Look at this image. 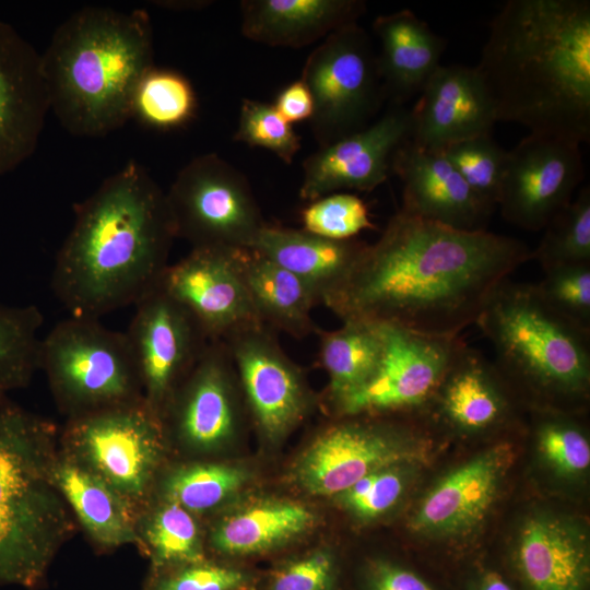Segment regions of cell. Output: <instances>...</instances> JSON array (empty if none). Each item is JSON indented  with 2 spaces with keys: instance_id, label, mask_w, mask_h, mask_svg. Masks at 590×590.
I'll use <instances>...</instances> for the list:
<instances>
[{
  "instance_id": "d4e9b609",
  "label": "cell",
  "mask_w": 590,
  "mask_h": 590,
  "mask_svg": "<svg viewBox=\"0 0 590 590\" xmlns=\"http://www.w3.org/2000/svg\"><path fill=\"white\" fill-rule=\"evenodd\" d=\"M365 9L359 0H245L241 34L272 47L300 48L356 22Z\"/></svg>"
},
{
  "instance_id": "277c9868",
  "label": "cell",
  "mask_w": 590,
  "mask_h": 590,
  "mask_svg": "<svg viewBox=\"0 0 590 590\" xmlns=\"http://www.w3.org/2000/svg\"><path fill=\"white\" fill-rule=\"evenodd\" d=\"M146 11L85 7L63 21L40 55L49 107L73 135L102 137L132 118L137 87L153 68Z\"/></svg>"
},
{
  "instance_id": "f6af8a7d",
  "label": "cell",
  "mask_w": 590,
  "mask_h": 590,
  "mask_svg": "<svg viewBox=\"0 0 590 590\" xmlns=\"http://www.w3.org/2000/svg\"><path fill=\"white\" fill-rule=\"evenodd\" d=\"M345 590L445 589L414 565L388 556H369L355 566Z\"/></svg>"
},
{
  "instance_id": "836d02e7",
  "label": "cell",
  "mask_w": 590,
  "mask_h": 590,
  "mask_svg": "<svg viewBox=\"0 0 590 590\" xmlns=\"http://www.w3.org/2000/svg\"><path fill=\"white\" fill-rule=\"evenodd\" d=\"M43 320L35 306L0 305V393L26 387L39 368Z\"/></svg>"
},
{
  "instance_id": "2e32d148",
  "label": "cell",
  "mask_w": 590,
  "mask_h": 590,
  "mask_svg": "<svg viewBox=\"0 0 590 590\" xmlns=\"http://www.w3.org/2000/svg\"><path fill=\"white\" fill-rule=\"evenodd\" d=\"M582 178L579 143L529 133L507 152L497 205L506 221L536 232L573 200Z\"/></svg>"
},
{
  "instance_id": "8d00e7d4",
  "label": "cell",
  "mask_w": 590,
  "mask_h": 590,
  "mask_svg": "<svg viewBox=\"0 0 590 590\" xmlns=\"http://www.w3.org/2000/svg\"><path fill=\"white\" fill-rule=\"evenodd\" d=\"M531 259L543 271L573 264L590 263V189L582 187L576 199L555 214Z\"/></svg>"
},
{
  "instance_id": "5b68a950",
  "label": "cell",
  "mask_w": 590,
  "mask_h": 590,
  "mask_svg": "<svg viewBox=\"0 0 590 590\" xmlns=\"http://www.w3.org/2000/svg\"><path fill=\"white\" fill-rule=\"evenodd\" d=\"M60 428L0 393V585L38 589L79 530L56 485Z\"/></svg>"
},
{
  "instance_id": "603a6c76",
  "label": "cell",
  "mask_w": 590,
  "mask_h": 590,
  "mask_svg": "<svg viewBox=\"0 0 590 590\" xmlns=\"http://www.w3.org/2000/svg\"><path fill=\"white\" fill-rule=\"evenodd\" d=\"M411 109L409 141L430 151L492 133L497 122L492 101L474 68L439 66Z\"/></svg>"
},
{
  "instance_id": "d6a6232c",
  "label": "cell",
  "mask_w": 590,
  "mask_h": 590,
  "mask_svg": "<svg viewBox=\"0 0 590 590\" xmlns=\"http://www.w3.org/2000/svg\"><path fill=\"white\" fill-rule=\"evenodd\" d=\"M247 481V472L239 467L187 461L167 467L155 496L175 502L199 518L225 504Z\"/></svg>"
},
{
  "instance_id": "484cf974",
  "label": "cell",
  "mask_w": 590,
  "mask_h": 590,
  "mask_svg": "<svg viewBox=\"0 0 590 590\" xmlns=\"http://www.w3.org/2000/svg\"><path fill=\"white\" fill-rule=\"evenodd\" d=\"M373 30L380 44L377 62L386 99L403 106L440 66L446 42L410 10L379 15Z\"/></svg>"
},
{
  "instance_id": "d6986e66",
  "label": "cell",
  "mask_w": 590,
  "mask_h": 590,
  "mask_svg": "<svg viewBox=\"0 0 590 590\" xmlns=\"http://www.w3.org/2000/svg\"><path fill=\"white\" fill-rule=\"evenodd\" d=\"M503 568L519 590H590V547L576 519L535 511L520 523Z\"/></svg>"
},
{
  "instance_id": "ee69618b",
  "label": "cell",
  "mask_w": 590,
  "mask_h": 590,
  "mask_svg": "<svg viewBox=\"0 0 590 590\" xmlns=\"http://www.w3.org/2000/svg\"><path fill=\"white\" fill-rule=\"evenodd\" d=\"M534 286L560 317L590 333V263L556 267Z\"/></svg>"
},
{
  "instance_id": "f1b7e54d",
  "label": "cell",
  "mask_w": 590,
  "mask_h": 590,
  "mask_svg": "<svg viewBox=\"0 0 590 590\" xmlns=\"http://www.w3.org/2000/svg\"><path fill=\"white\" fill-rule=\"evenodd\" d=\"M54 477L79 529L95 550L103 553L138 545L133 511L104 482L60 448Z\"/></svg>"
},
{
  "instance_id": "30bf717a",
  "label": "cell",
  "mask_w": 590,
  "mask_h": 590,
  "mask_svg": "<svg viewBox=\"0 0 590 590\" xmlns=\"http://www.w3.org/2000/svg\"><path fill=\"white\" fill-rule=\"evenodd\" d=\"M299 79L314 99L309 121L320 148L369 126L386 101L377 54L357 22L323 38L307 57Z\"/></svg>"
},
{
  "instance_id": "4dcf8cb0",
  "label": "cell",
  "mask_w": 590,
  "mask_h": 590,
  "mask_svg": "<svg viewBox=\"0 0 590 590\" xmlns=\"http://www.w3.org/2000/svg\"><path fill=\"white\" fill-rule=\"evenodd\" d=\"M318 337L317 363L328 376V404L361 387L375 370L385 345L381 323L363 320L342 321L334 330Z\"/></svg>"
},
{
  "instance_id": "7a4b0ae2",
  "label": "cell",
  "mask_w": 590,
  "mask_h": 590,
  "mask_svg": "<svg viewBox=\"0 0 590 590\" xmlns=\"http://www.w3.org/2000/svg\"><path fill=\"white\" fill-rule=\"evenodd\" d=\"M496 121L590 140V2L509 0L474 67Z\"/></svg>"
},
{
  "instance_id": "8992f818",
  "label": "cell",
  "mask_w": 590,
  "mask_h": 590,
  "mask_svg": "<svg viewBox=\"0 0 590 590\" xmlns=\"http://www.w3.org/2000/svg\"><path fill=\"white\" fill-rule=\"evenodd\" d=\"M475 324L499 371L534 408L573 412L590 388V333L556 314L534 284L504 281Z\"/></svg>"
},
{
  "instance_id": "4fadbf2b",
  "label": "cell",
  "mask_w": 590,
  "mask_h": 590,
  "mask_svg": "<svg viewBox=\"0 0 590 590\" xmlns=\"http://www.w3.org/2000/svg\"><path fill=\"white\" fill-rule=\"evenodd\" d=\"M276 334L264 324H255L223 340L248 413L270 441L285 438L315 404L302 368Z\"/></svg>"
},
{
  "instance_id": "44dd1931",
  "label": "cell",
  "mask_w": 590,
  "mask_h": 590,
  "mask_svg": "<svg viewBox=\"0 0 590 590\" xmlns=\"http://www.w3.org/2000/svg\"><path fill=\"white\" fill-rule=\"evenodd\" d=\"M49 109L40 55L0 21V176L34 153Z\"/></svg>"
},
{
  "instance_id": "f546056e",
  "label": "cell",
  "mask_w": 590,
  "mask_h": 590,
  "mask_svg": "<svg viewBox=\"0 0 590 590\" xmlns=\"http://www.w3.org/2000/svg\"><path fill=\"white\" fill-rule=\"evenodd\" d=\"M315 522V514L303 504L261 500L219 519L210 530L209 546L229 558L262 555L303 535Z\"/></svg>"
},
{
  "instance_id": "ffe728a7",
  "label": "cell",
  "mask_w": 590,
  "mask_h": 590,
  "mask_svg": "<svg viewBox=\"0 0 590 590\" xmlns=\"http://www.w3.org/2000/svg\"><path fill=\"white\" fill-rule=\"evenodd\" d=\"M514 460V448L499 441L452 469L423 496L409 526L427 538H456L472 532L498 497Z\"/></svg>"
},
{
  "instance_id": "60d3db41",
  "label": "cell",
  "mask_w": 590,
  "mask_h": 590,
  "mask_svg": "<svg viewBox=\"0 0 590 590\" xmlns=\"http://www.w3.org/2000/svg\"><path fill=\"white\" fill-rule=\"evenodd\" d=\"M415 464H398L374 471L338 494L337 503L354 518L377 519L391 510L404 495Z\"/></svg>"
},
{
  "instance_id": "ac0fdd59",
  "label": "cell",
  "mask_w": 590,
  "mask_h": 590,
  "mask_svg": "<svg viewBox=\"0 0 590 590\" xmlns=\"http://www.w3.org/2000/svg\"><path fill=\"white\" fill-rule=\"evenodd\" d=\"M410 132L411 109L392 105L366 128L321 146L303 163L299 198L310 202L342 190L376 189L388 179Z\"/></svg>"
},
{
  "instance_id": "4316f807",
  "label": "cell",
  "mask_w": 590,
  "mask_h": 590,
  "mask_svg": "<svg viewBox=\"0 0 590 590\" xmlns=\"http://www.w3.org/2000/svg\"><path fill=\"white\" fill-rule=\"evenodd\" d=\"M366 246L356 238L334 240L303 228L267 223L248 248L303 280L323 305L345 281Z\"/></svg>"
},
{
  "instance_id": "9a60e30c",
  "label": "cell",
  "mask_w": 590,
  "mask_h": 590,
  "mask_svg": "<svg viewBox=\"0 0 590 590\" xmlns=\"http://www.w3.org/2000/svg\"><path fill=\"white\" fill-rule=\"evenodd\" d=\"M245 402L223 341L210 342L165 405L161 418L169 441L196 453L227 446L241 424Z\"/></svg>"
},
{
  "instance_id": "74e56055",
  "label": "cell",
  "mask_w": 590,
  "mask_h": 590,
  "mask_svg": "<svg viewBox=\"0 0 590 590\" xmlns=\"http://www.w3.org/2000/svg\"><path fill=\"white\" fill-rule=\"evenodd\" d=\"M440 152L474 193L495 209L499 200L507 151L492 138V133L456 142Z\"/></svg>"
},
{
  "instance_id": "8fae6325",
  "label": "cell",
  "mask_w": 590,
  "mask_h": 590,
  "mask_svg": "<svg viewBox=\"0 0 590 590\" xmlns=\"http://www.w3.org/2000/svg\"><path fill=\"white\" fill-rule=\"evenodd\" d=\"M165 193L175 236L191 248H246L267 224L245 175L215 153L188 162Z\"/></svg>"
},
{
  "instance_id": "7bdbcfd3",
  "label": "cell",
  "mask_w": 590,
  "mask_h": 590,
  "mask_svg": "<svg viewBox=\"0 0 590 590\" xmlns=\"http://www.w3.org/2000/svg\"><path fill=\"white\" fill-rule=\"evenodd\" d=\"M300 222L304 231L334 240L353 239L375 227L365 202L346 192L310 201L300 212Z\"/></svg>"
},
{
  "instance_id": "7dc6e473",
  "label": "cell",
  "mask_w": 590,
  "mask_h": 590,
  "mask_svg": "<svg viewBox=\"0 0 590 590\" xmlns=\"http://www.w3.org/2000/svg\"><path fill=\"white\" fill-rule=\"evenodd\" d=\"M273 106L291 125L310 120L314 115V99L302 79L291 82L281 90Z\"/></svg>"
},
{
  "instance_id": "83f0119b",
  "label": "cell",
  "mask_w": 590,
  "mask_h": 590,
  "mask_svg": "<svg viewBox=\"0 0 590 590\" xmlns=\"http://www.w3.org/2000/svg\"><path fill=\"white\" fill-rule=\"evenodd\" d=\"M235 259L262 324L294 339H305L319 331L312 309L320 302L303 280L252 248H236Z\"/></svg>"
},
{
  "instance_id": "3957f363",
  "label": "cell",
  "mask_w": 590,
  "mask_h": 590,
  "mask_svg": "<svg viewBox=\"0 0 590 590\" xmlns=\"http://www.w3.org/2000/svg\"><path fill=\"white\" fill-rule=\"evenodd\" d=\"M51 286L71 317L99 319L137 305L166 270L176 238L166 193L137 162L75 204Z\"/></svg>"
},
{
  "instance_id": "1f68e13d",
  "label": "cell",
  "mask_w": 590,
  "mask_h": 590,
  "mask_svg": "<svg viewBox=\"0 0 590 590\" xmlns=\"http://www.w3.org/2000/svg\"><path fill=\"white\" fill-rule=\"evenodd\" d=\"M137 547L149 557L151 569L206 558L199 519L180 505L155 496L135 519Z\"/></svg>"
},
{
  "instance_id": "7c38bea8",
  "label": "cell",
  "mask_w": 590,
  "mask_h": 590,
  "mask_svg": "<svg viewBox=\"0 0 590 590\" xmlns=\"http://www.w3.org/2000/svg\"><path fill=\"white\" fill-rule=\"evenodd\" d=\"M385 345L368 379L331 402L341 415L425 413L452 363L467 343L460 335H430L384 324Z\"/></svg>"
},
{
  "instance_id": "d590c367",
  "label": "cell",
  "mask_w": 590,
  "mask_h": 590,
  "mask_svg": "<svg viewBox=\"0 0 590 590\" xmlns=\"http://www.w3.org/2000/svg\"><path fill=\"white\" fill-rule=\"evenodd\" d=\"M532 434L544 464L557 476L578 479L590 467V442L571 412L535 408Z\"/></svg>"
},
{
  "instance_id": "bcb514c9",
  "label": "cell",
  "mask_w": 590,
  "mask_h": 590,
  "mask_svg": "<svg viewBox=\"0 0 590 590\" xmlns=\"http://www.w3.org/2000/svg\"><path fill=\"white\" fill-rule=\"evenodd\" d=\"M455 590H519L503 567L487 563L470 564L458 574Z\"/></svg>"
},
{
  "instance_id": "5bb4252c",
  "label": "cell",
  "mask_w": 590,
  "mask_h": 590,
  "mask_svg": "<svg viewBox=\"0 0 590 590\" xmlns=\"http://www.w3.org/2000/svg\"><path fill=\"white\" fill-rule=\"evenodd\" d=\"M125 333L143 398L161 416L210 341L194 317L158 287L135 305Z\"/></svg>"
},
{
  "instance_id": "7402d4cb",
  "label": "cell",
  "mask_w": 590,
  "mask_h": 590,
  "mask_svg": "<svg viewBox=\"0 0 590 590\" xmlns=\"http://www.w3.org/2000/svg\"><path fill=\"white\" fill-rule=\"evenodd\" d=\"M402 182L400 210L450 228L481 232L495 209L483 202L440 151L406 140L391 164Z\"/></svg>"
},
{
  "instance_id": "b9f144b4",
  "label": "cell",
  "mask_w": 590,
  "mask_h": 590,
  "mask_svg": "<svg viewBox=\"0 0 590 590\" xmlns=\"http://www.w3.org/2000/svg\"><path fill=\"white\" fill-rule=\"evenodd\" d=\"M234 140L266 149L285 164H291L300 150V138L275 109L273 104L243 99Z\"/></svg>"
},
{
  "instance_id": "52a82bcc",
  "label": "cell",
  "mask_w": 590,
  "mask_h": 590,
  "mask_svg": "<svg viewBox=\"0 0 590 590\" xmlns=\"http://www.w3.org/2000/svg\"><path fill=\"white\" fill-rule=\"evenodd\" d=\"M169 441L144 399L68 418L59 448L114 491L137 516L155 497Z\"/></svg>"
},
{
  "instance_id": "f35d334b",
  "label": "cell",
  "mask_w": 590,
  "mask_h": 590,
  "mask_svg": "<svg viewBox=\"0 0 590 590\" xmlns=\"http://www.w3.org/2000/svg\"><path fill=\"white\" fill-rule=\"evenodd\" d=\"M259 578L248 568L206 557L151 569L143 590H257Z\"/></svg>"
},
{
  "instance_id": "e0dca14e",
  "label": "cell",
  "mask_w": 590,
  "mask_h": 590,
  "mask_svg": "<svg viewBox=\"0 0 590 590\" xmlns=\"http://www.w3.org/2000/svg\"><path fill=\"white\" fill-rule=\"evenodd\" d=\"M236 248H191L164 271L158 288L180 303L210 342L262 324L240 278Z\"/></svg>"
},
{
  "instance_id": "ab89813d",
  "label": "cell",
  "mask_w": 590,
  "mask_h": 590,
  "mask_svg": "<svg viewBox=\"0 0 590 590\" xmlns=\"http://www.w3.org/2000/svg\"><path fill=\"white\" fill-rule=\"evenodd\" d=\"M345 573L338 556L320 547L291 557L260 576L257 590H344Z\"/></svg>"
},
{
  "instance_id": "6da1fadb",
  "label": "cell",
  "mask_w": 590,
  "mask_h": 590,
  "mask_svg": "<svg viewBox=\"0 0 590 590\" xmlns=\"http://www.w3.org/2000/svg\"><path fill=\"white\" fill-rule=\"evenodd\" d=\"M531 249L488 231L467 232L398 210L323 303L341 321L460 335Z\"/></svg>"
},
{
  "instance_id": "ba28073f",
  "label": "cell",
  "mask_w": 590,
  "mask_h": 590,
  "mask_svg": "<svg viewBox=\"0 0 590 590\" xmlns=\"http://www.w3.org/2000/svg\"><path fill=\"white\" fill-rule=\"evenodd\" d=\"M38 365L67 420L144 399L126 333L98 319L56 324L40 341Z\"/></svg>"
},
{
  "instance_id": "e575fe53",
  "label": "cell",
  "mask_w": 590,
  "mask_h": 590,
  "mask_svg": "<svg viewBox=\"0 0 590 590\" xmlns=\"http://www.w3.org/2000/svg\"><path fill=\"white\" fill-rule=\"evenodd\" d=\"M197 107L196 92L185 75L153 67L137 87L132 118L154 129L172 130L190 122Z\"/></svg>"
},
{
  "instance_id": "9c48e42d",
  "label": "cell",
  "mask_w": 590,
  "mask_h": 590,
  "mask_svg": "<svg viewBox=\"0 0 590 590\" xmlns=\"http://www.w3.org/2000/svg\"><path fill=\"white\" fill-rule=\"evenodd\" d=\"M321 428L294 468L307 493L337 496L367 474L425 460L430 439L422 426L396 415H341Z\"/></svg>"
},
{
  "instance_id": "cb8c5ba5",
  "label": "cell",
  "mask_w": 590,
  "mask_h": 590,
  "mask_svg": "<svg viewBox=\"0 0 590 590\" xmlns=\"http://www.w3.org/2000/svg\"><path fill=\"white\" fill-rule=\"evenodd\" d=\"M515 392L497 366L467 344L426 412L458 435H483L514 422Z\"/></svg>"
}]
</instances>
